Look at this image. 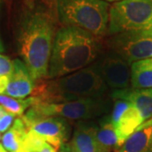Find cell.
<instances>
[{"label": "cell", "mask_w": 152, "mask_h": 152, "mask_svg": "<svg viewBox=\"0 0 152 152\" xmlns=\"http://www.w3.org/2000/svg\"><path fill=\"white\" fill-rule=\"evenodd\" d=\"M56 33L53 15L43 8H31L22 15L18 30L19 52L36 82L48 77Z\"/></svg>", "instance_id": "cell-1"}, {"label": "cell", "mask_w": 152, "mask_h": 152, "mask_svg": "<svg viewBox=\"0 0 152 152\" xmlns=\"http://www.w3.org/2000/svg\"><path fill=\"white\" fill-rule=\"evenodd\" d=\"M100 53L98 37L80 28L63 26L55 36L47 78L56 79L85 69L98 59Z\"/></svg>", "instance_id": "cell-2"}, {"label": "cell", "mask_w": 152, "mask_h": 152, "mask_svg": "<svg viewBox=\"0 0 152 152\" xmlns=\"http://www.w3.org/2000/svg\"><path fill=\"white\" fill-rule=\"evenodd\" d=\"M108 87L95 64L70 75L37 84L32 96L45 103H62L103 97Z\"/></svg>", "instance_id": "cell-3"}, {"label": "cell", "mask_w": 152, "mask_h": 152, "mask_svg": "<svg viewBox=\"0 0 152 152\" xmlns=\"http://www.w3.org/2000/svg\"><path fill=\"white\" fill-rule=\"evenodd\" d=\"M58 19L64 26L86 31L96 37L108 31L110 5L103 0H55Z\"/></svg>", "instance_id": "cell-4"}, {"label": "cell", "mask_w": 152, "mask_h": 152, "mask_svg": "<svg viewBox=\"0 0 152 152\" xmlns=\"http://www.w3.org/2000/svg\"><path fill=\"white\" fill-rule=\"evenodd\" d=\"M111 102L103 97L62 103H45L38 100L37 103L22 115L21 118L26 124L50 117L86 121L107 115L111 110Z\"/></svg>", "instance_id": "cell-5"}, {"label": "cell", "mask_w": 152, "mask_h": 152, "mask_svg": "<svg viewBox=\"0 0 152 152\" xmlns=\"http://www.w3.org/2000/svg\"><path fill=\"white\" fill-rule=\"evenodd\" d=\"M152 31V0H123L109 9L107 33Z\"/></svg>", "instance_id": "cell-6"}, {"label": "cell", "mask_w": 152, "mask_h": 152, "mask_svg": "<svg viewBox=\"0 0 152 152\" xmlns=\"http://www.w3.org/2000/svg\"><path fill=\"white\" fill-rule=\"evenodd\" d=\"M108 44L112 52L129 64L152 58V31L118 33L109 39Z\"/></svg>", "instance_id": "cell-7"}, {"label": "cell", "mask_w": 152, "mask_h": 152, "mask_svg": "<svg viewBox=\"0 0 152 152\" xmlns=\"http://www.w3.org/2000/svg\"><path fill=\"white\" fill-rule=\"evenodd\" d=\"M100 76L107 87L114 91L129 88L131 64L113 52H109L95 62Z\"/></svg>", "instance_id": "cell-8"}, {"label": "cell", "mask_w": 152, "mask_h": 152, "mask_svg": "<svg viewBox=\"0 0 152 152\" xmlns=\"http://www.w3.org/2000/svg\"><path fill=\"white\" fill-rule=\"evenodd\" d=\"M110 118L118 138V149L127 138L144 123L140 112L133 104L119 99L114 101Z\"/></svg>", "instance_id": "cell-9"}, {"label": "cell", "mask_w": 152, "mask_h": 152, "mask_svg": "<svg viewBox=\"0 0 152 152\" xmlns=\"http://www.w3.org/2000/svg\"><path fill=\"white\" fill-rule=\"evenodd\" d=\"M26 126L28 131L42 138L57 151L59 150L63 144L66 143L71 130L69 122L58 117L37 120L26 124Z\"/></svg>", "instance_id": "cell-10"}, {"label": "cell", "mask_w": 152, "mask_h": 152, "mask_svg": "<svg viewBox=\"0 0 152 152\" xmlns=\"http://www.w3.org/2000/svg\"><path fill=\"white\" fill-rule=\"evenodd\" d=\"M14 69L9 76L4 95L17 99H25L33 93L37 87V82L33 80L27 67L20 59H15Z\"/></svg>", "instance_id": "cell-11"}, {"label": "cell", "mask_w": 152, "mask_h": 152, "mask_svg": "<svg viewBox=\"0 0 152 152\" xmlns=\"http://www.w3.org/2000/svg\"><path fill=\"white\" fill-rule=\"evenodd\" d=\"M110 97L113 100H124L132 103L141 115L144 122L152 118V89L135 90L128 88L126 90L114 91Z\"/></svg>", "instance_id": "cell-12"}, {"label": "cell", "mask_w": 152, "mask_h": 152, "mask_svg": "<svg viewBox=\"0 0 152 152\" xmlns=\"http://www.w3.org/2000/svg\"><path fill=\"white\" fill-rule=\"evenodd\" d=\"M117 152H152V118L140 125Z\"/></svg>", "instance_id": "cell-13"}, {"label": "cell", "mask_w": 152, "mask_h": 152, "mask_svg": "<svg viewBox=\"0 0 152 152\" xmlns=\"http://www.w3.org/2000/svg\"><path fill=\"white\" fill-rule=\"evenodd\" d=\"M97 129L98 125L92 122H80L74 132L71 146L76 152H98Z\"/></svg>", "instance_id": "cell-14"}, {"label": "cell", "mask_w": 152, "mask_h": 152, "mask_svg": "<svg viewBox=\"0 0 152 152\" xmlns=\"http://www.w3.org/2000/svg\"><path fill=\"white\" fill-rule=\"evenodd\" d=\"M96 141L98 152H112L118 149V138L110 115H105L99 120Z\"/></svg>", "instance_id": "cell-15"}, {"label": "cell", "mask_w": 152, "mask_h": 152, "mask_svg": "<svg viewBox=\"0 0 152 152\" xmlns=\"http://www.w3.org/2000/svg\"><path fill=\"white\" fill-rule=\"evenodd\" d=\"M28 129L21 118L15 120L9 130L4 134L1 144L8 152H21L27 135Z\"/></svg>", "instance_id": "cell-16"}, {"label": "cell", "mask_w": 152, "mask_h": 152, "mask_svg": "<svg viewBox=\"0 0 152 152\" xmlns=\"http://www.w3.org/2000/svg\"><path fill=\"white\" fill-rule=\"evenodd\" d=\"M130 84L135 90L152 89V58L131 64Z\"/></svg>", "instance_id": "cell-17"}, {"label": "cell", "mask_w": 152, "mask_h": 152, "mask_svg": "<svg viewBox=\"0 0 152 152\" xmlns=\"http://www.w3.org/2000/svg\"><path fill=\"white\" fill-rule=\"evenodd\" d=\"M38 102L36 96L17 99L6 95H0V106L3 107L8 113L15 116H22L24 113Z\"/></svg>", "instance_id": "cell-18"}, {"label": "cell", "mask_w": 152, "mask_h": 152, "mask_svg": "<svg viewBox=\"0 0 152 152\" xmlns=\"http://www.w3.org/2000/svg\"><path fill=\"white\" fill-rule=\"evenodd\" d=\"M14 69V62L7 56L0 54V78L10 76Z\"/></svg>", "instance_id": "cell-19"}, {"label": "cell", "mask_w": 152, "mask_h": 152, "mask_svg": "<svg viewBox=\"0 0 152 152\" xmlns=\"http://www.w3.org/2000/svg\"><path fill=\"white\" fill-rule=\"evenodd\" d=\"M15 115L6 112L0 118V133H5L10 129L15 122Z\"/></svg>", "instance_id": "cell-20"}, {"label": "cell", "mask_w": 152, "mask_h": 152, "mask_svg": "<svg viewBox=\"0 0 152 152\" xmlns=\"http://www.w3.org/2000/svg\"><path fill=\"white\" fill-rule=\"evenodd\" d=\"M28 152H57V150L51 145H49L48 143L44 141L39 146Z\"/></svg>", "instance_id": "cell-21"}, {"label": "cell", "mask_w": 152, "mask_h": 152, "mask_svg": "<svg viewBox=\"0 0 152 152\" xmlns=\"http://www.w3.org/2000/svg\"><path fill=\"white\" fill-rule=\"evenodd\" d=\"M59 152H76L75 149L71 146L70 143H64L63 144L59 149Z\"/></svg>", "instance_id": "cell-22"}, {"label": "cell", "mask_w": 152, "mask_h": 152, "mask_svg": "<svg viewBox=\"0 0 152 152\" xmlns=\"http://www.w3.org/2000/svg\"><path fill=\"white\" fill-rule=\"evenodd\" d=\"M3 2H4V0H0V12H1V8H2ZM4 51V44H3L2 39H1V37H0V53H3Z\"/></svg>", "instance_id": "cell-23"}, {"label": "cell", "mask_w": 152, "mask_h": 152, "mask_svg": "<svg viewBox=\"0 0 152 152\" xmlns=\"http://www.w3.org/2000/svg\"><path fill=\"white\" fill-rule=\"evenodd\" d=\"M6 112H7V111H6L5 109L3 107H1V106H0V118H1V117H2L4 114Z\"/></svg>", "instance_id": "cell-24"}, {"label": "cell", "mask_w": 152, "mask_h": 152, "mask_svg": "<svg viewBox=\"0 0 152 152\" xmlns=\"http://www.w3.org/2000/svg\"><path fill=\"white\" fill-rule=\"evenodd\" d=\"M1 139H2V138H1V135H0V140H1ZM5 151H6L4 150V148L3 147L2 144L0 143V152H5Z\"/></svg>", "instance_id": "cell-25"}, {"label": "cell", "mask_w": 152, "mask_h": 152, "mask_svg": "<svg viewBox=\"0 0 152 152\" xmlns=\"http://www.w3.org/2000/svg\"><path fill=\"white\" fill-rule=\"evenodd\" d=\"M103 1H107V2H114V3H117V2L123 1V0H103Z\"/></svg>", "instance_id": "cell-26"}, {"label": "cell", "mask_w": 152, "mask_h": 152, "mask_svg": "<svg viewBox=\"0 0 152 152\" xmlns=\"http://www.w3.org/2000/svg\"><path fill=\"white\" fill-rule=\"evenodd\" d=\"M5 152H8V151H5ZM21 152H26V151H21Z\"/></svg>", "instance_id": "cell-27"}]
</instances>
